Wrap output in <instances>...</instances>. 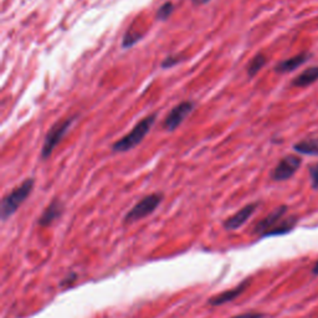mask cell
Segmentation results:
<instances>
[{
  "mask_svg": "<svg viewBox=\"0 0 318 318\" xmlns=\"http://www.w3.org/2000/svg\"><path fill=\"white\" fill-rule=\"evenodd\" d=\"M156 119L157 113L148 114L144 118H142L126 136H123L112 144V152L113 153H124V152H128L131 149L136 148L137 146H139L152 129Z\"/></svg>",
  "mask_w": 318,
  "mask_h": 318,
  "instance_id": "1",
  "label": "cell"
},
{
  "mask_svg": "<svg viewBox=\"0 0 318 318\" xmlns=\"http://www.w3.org/2000/svg\"><path fill=\"white\" fill-rule=\"evenodd\" d=\"M310 177L313 189H318V163L310 167Z\"/></svg>",
  "mask_w": 318,
  "mask_h": 318,
  "instance_id": "19",
  "label": "cell"
},
{
  "mask_svg": "<svg viewBox=\"0 0 318 318\" xmlns=\"http://www.w3.org/2000/svg\"><path fill=\"white\" fill-rule=\"evenodd\" d=\"M183 58L179 57V56L177 55H168L167 57L164 58V60L162 61V63H160V67L162 68H170V67H174V66H177L178 63L182 62Z\"/></svg>",
  "mask_w": 318,
  "mask_h": 318,
  "instance_id": "18",
  "label": "cell"
},
{
  "mask_svg": "<svg viewBox=\"0 0 318 318\" xmlns=\"http://www.w3.org/2000/svg\"><path fill=\"white\" fill-rule=\"evenodd\" d=\"M301 165V158L300 157L291 154V156H286L285 158H282L278 162V164L276 165L275 169L271 173V178L275 182H283L287 180L295 174L298 170Z\"/></svg>",
  "mask_w": 318,
  "mask_h": 318,
  "instance_id": "6",
  "label": "cell"
},
{
  "mask_svg": "<svg viewBox=\"0 0 318 318\" xmlns=\"http://www.w3.org/2000/svg\"><path fill=\"white\" fill-rule=\"evenodd\" d=\"M77 114L72 117H67L65 119H61V121H57L53 127L50 128V131L48 132L45 137V141H44L43 148H41V160H46L51 157L53 152L55 151L56 147L60 144V142L62 141L63 137L66 136L67 131L70 129V127L72 126L73 122L77 119Z\"/></svg>",
  "mask_w": 318,
  "mask_h": 318,
  "instance_id": "3",
  "label": "cell"
},
{
  "mask_svg": "<svg viewBox=\"0 0 318 318\" xmlns=\"http://www.w3.org/2000/svg\"><path fill=\"white\" fill-rule=\"evenodd\" d=\"M34 185H35V179L34 178H28L19 187H16L15 189L11 190L9 194H6L3 198L1 205H0V216H1L3 221L8 220L11 215H14L18 212L20 205L31 194Z\"/></svg>",
  "mask_w": 318,
  "mask_h": 318,
  "instance_id": "2",
  "label": "cell"
},
{
  "mask_svg": "<svg viewBox=\"0 0 318 318\" xmlns=\"http://www.w3.org/2000/svg\"><path fill=\"white\" fill-rule=\"evenodd\" d=\"M195 102L187 100V101H182L178 104L177 106L173 107L167 114V117L163 121V128L167 132L172 133L175 129L179 128L180 124L187 119V117L194 111Z\"/></svg>",
  "mask_w": 318,
  "mask_h": 318,
  "instance_id": "5",
  "label": "cell"
},
{
  "mask_svg": "<svg viewBox=\"0 0 318 318\" xmlns=\"http://www.w3.org/2000/svg\"><path fill=\"white\" fill-rule=\"evenodd\" d=\"M310 58V55L307 53H298V55L293 56V57L287 58V60H283L281 62H278L275 67V72L277 73H287L291 72V71H295L296 68L300 67L301 65L308 61Z\"/></svg>",
  "mask_w": 318,
  "mask_h": 318,
  "instance_id": "11",
  "label": "cell"
},
{
  "mask_svg": "<svg viewBox=\"0 0 318 318\" xmlns=\"http://www.w3.org/2000/svg\"><path fill=\"white\" fill-rule=\"evenodd\" d=\"M259 207V203H250V204L245 205L244 208H241L239 212H235L232 216L227 217L224 221V227L226 230H237L240 229L249 219L254 215V212H256Z\"/></svg>",
  "mask_w": 318,
  "mask_h": 318,
  "instance_id": "8",
  "label": "cell"
},
{
  "mask_svg": "<svg viewBox=\"0 0 318 318\" xmlns=\"http://www.w3.org/2000/svg\"><path fill=\"white\" fill-rule=\"evenodd\" d=\"M312 272L315 273V275H318V261L317 263H316V265L313 266V268H312Z\"/></svg>",
  "mask_w": 318,
  "mask_h": 318,
  "instance_id": "23",
  "label": "cell"
},
{
  "mask_svg": "<svg viewBox=\"0 0 318 318\" xmlns=\"http://www.w3.org/2000/svg\"><path fill=\"white\" fill-rule=\"evenodd\" d=\"M193 1V4H194V5H205V4L207 3H209L210 0H192Z\"/></svg>",
  "mask_w": 318,
  "mask_h": 318,
  "instance_id": "22",
  "label": "cell"
},
{
  "mask_svg": "<svg viewBox=\"0 0 318 318\" xmlns=\"http://www.w3.org/2000/svg\"><path fill=\"white\" fill-rule=\"evenodd\" d=\"M174 10H175L174 3H173V1H165V3L162 4V5L158 8V10H157L156 13L157 20L159 21L168 20V19L170 18V15L174 13Z\"/></svg>",
  "mask_w": 318,
  "mask_h": 318,
  "instance_id": "16",
  "label": "cell"
},
{
  "mask_svg": "<svg viewBox=\"0 0 318 318\" xmlns=\"http://www.w3.org/2000/svg\"><path fill=\"white\" fill-rule=\"evenodd\" d=\"M63 203L60 199H53L50 204L46 207V209L44 210L43 214L40 215V217L38 219L39 226L41 227H48L50 225H53V222L57 219H60L61 215L63 214Z\"/></svg>",
  "mask_w": 318,
  "mask_h": 318,
  "instance_id": "10",
  "label": "cell"
},
{
  "mask_svg": "<svg viewBox=\"0 0 318 318\" xmlns=\"http://www.w3.org/2000/svg\"><path fill=\"white\" fill-rule=\"evenodd\" d=\"M264 317H265V315H263V313L260 312H245V313H241V315L234 316V317L231 318H264Z\"/></svg>",
  "mask_w": 318,
  "mask_h": 318,
  "instance_id": "20",
  "label": "cell"
},
{
  "mask_svg": "<svg viewBox=\"0 0 318 318\" xmlns=\"http://www.w3.org/2000/svg\"><path fill=\"white\" fill-rule=\"evenodd\" d=\"M76 280H77V273L71 272L70 275L66 276L65 280H63L62 283H61V286H71Z\"/></svg>",
  "mask_w": 318,
  "mask_h": 318,
  "instance_id": "21",
  "label": "cell"
},
{
  "mask_svg": "<svg viewBox=\"0 0 318 318\" xmlns=\"http://www.w3.org/2000/svg\"><path fill=\"white\" fill-rule=\"evenodd\" d=\"M298 219L296 216H288V217H283L275 227L270 230L268 232H266L265 236H278V235H285L288 234L290 231H292L293 227L296 226L297 224Z\"/></svg>",
  "mask_w": 318,
  "mask_h": 318,
  "instance_id": "12",
  "label": "cell"
},
{
  "mask_svg": "<svg viewBox=\"0 0 318 318\" xmlns=\"http://www.w3.org/2000/svg\"><path fill=\"white\" fill-rule=\"evenodd\" d=\"M297 153L306 154V156H318V139H306L298 142L295 147Z\"/></svg>",
  "mask_w": 318,
  "mask_h": 318,
  "instance_id": "15",
  "label": "cell"
},
{
  "mask_svg": "<svg viewBox=\"0 0 318 318\" xmlns=\"http://www.w3.org/2000/svg\"><path fill=\"white\" fill-rule=\"evenodd\" d=\"M267 62V57H266L264 53H256L248 63V67H246V73L250 78L255 77L259 73V71H261L264 68V66Z\"/></svg>",
  "mask_w": 318,
  "mask_h": 318,
  "instance_id": "14",
  "label": "cell"
},
{
  "mask_svg": "<svg viewBox=\"0 0 318 318\" xmlns=\"http://www.w3.org/2000/svg\"><path fill=\"white\" fill-rule=\"evenodd\" d=\"M318 80V67L306 68L296 78H293L292 85L295 87H307Z\"/></svg>",
  "mask_w": 318,
  "mask_h": 318,
  "instance_id": "13",
  "label": "cell"
},
{
  "mask_svg": "<svg viewBox=\"0 0 318 318\" xmlns=\"http://www.w3.org/2000/svg\"><path fill=\"white\" fill-rule=\"evenodd\" d=\"M143 38V35H141L139 33H133V31H127L123 36V40H122V48L123 49H129L134 45V44L138 43L141 39Z\"/></svg>",
  "mask_w": 318,
  "mask_h": 318,
  "instance_id": "17",
  "label": "cell"
},
{
  "mask_svg": "<svg viewBox=\"0 0 318 318\" xmlns=\"http://www.w3.org/2000/svg\"><path fill=\"white\" fill-rule=\"evenodd\" d=\"M250 285V280L246 278L243 282H240L237 286H235L234 288H230V290L224 291V292L219 293V295H215L212 297H210L208 300V303L212 307H216V306L225 305V303L230 302V301H234L235 298H237L240 295H243L246 291V288Z\"/></svg>",
  "mask_w": 318,
  "mask_h": 318,
  "instance_id": "9",
  "label": "cell"
},
{
  "mask_svg": "<svg viewBox=\"0 0 318 318\" xmlns=\"http://www.w3.org/2000/svg\"><path fill=\"white\" fill-rule=\"evenodd\" d=\"M287 212V207L286 205H281V207L276 208L273 212H271L267 216L264 217L263 220L258 222L254 227V234L260 235L261 237L265 236L266 232L270 231L272 227H275L281 220L283 219L285 214Z\"/></svg>",
  "mask_w": 318,
  "mask_h": 318,
  "instance_id": "7",
  "label": "cell"
},
{
  "mask_svg": "<svg viewBox=\"0 0 318 318\" xmlns=\"http://www.w3.org/2000/svg\"><path fill=\"white\" fill-rule=\"evenodd\" d=\"M162 193H153V194L146 195L143 199L139 200L131 210L124 216V224H133L138 220L144 219L146 216L154 212V210L159 207V204L163 202Z\"/></svg>",
  "mask_w": 318,
  "mask_h": 318,
  "instance_id": "4",
  "label": "cell"
}]
</instances>
